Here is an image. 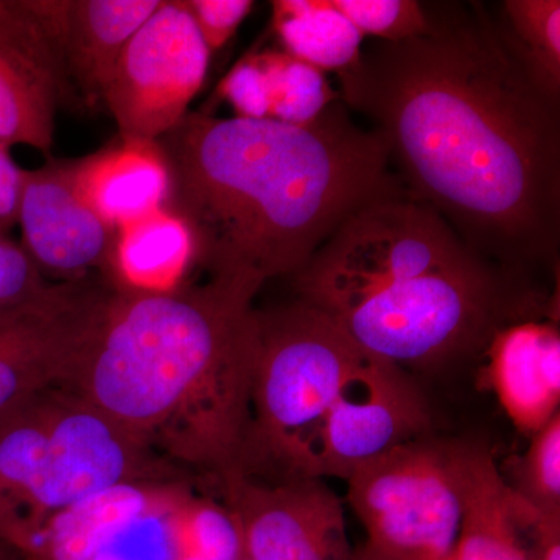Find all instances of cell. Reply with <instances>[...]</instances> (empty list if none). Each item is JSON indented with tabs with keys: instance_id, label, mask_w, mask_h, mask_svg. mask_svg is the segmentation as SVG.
<instances>
[{
	"instance_id": "obj_21",
	"label": "cell",
	"mask_w": 560,
	"mask_h": 560,
	"mask_svg": "<svg viewBox=\"0 0 560 560\" xmlns=\"http://www.w3.org/2000/svg\"><path fill=\"white\" fill-rule=\"evenodd\" d=\"M501 31L537 84L560 98L559 0H506L500 7Z\"/></svg>"
},
{
	"instance_id": "obj_9",
	"label": "cell",
	"mask_w": 560,
	"mask_h": 560,
	"mask_svg": "<svg viewBox=\"0 0 560 560\" xmlns=\"http://www.w3.org/2000/svg\"><path fill=\"white\" fill-rule=\"evenodd\" d=\"M246 560H352L345 506L323 478L220 475Z\"/></svg>"
},
{
	"instance_id": "obj_6",
	"label": "cell",
	"mask_w": 560,
	"mask_h": 560,
	"mask_svg": "<svg viewBox=\"0 0 560 560\" xmlns=\"http://www.w3.org/2000/svg\"><path fill=\"white\" fill-rule=\"evenodd\" d=\"M482 261L441 215L404 190L357 210L293 279L298 300L330 313L394 283Z\"/></svg>"
},
{
	"instance_id": "obj_27",
	"label": "cell",
	"mask_w": 560,
	"mask_h": 560,
	"mask_svg": "<svg viewBox=\"0 0 560 560\" xmlns=\"http://www.w3.org/2000/svg\"><path fill=\"white\" fill-rule=\"evenodd\" d=\"M210 54L223 49L254 9L250 0H184Z\"/></svg>"
},
{
	"instance_id": "obj_8",
	"label": "cell",
	"mask_w": 560,
	"mask_h": 560,
	"mask_svg": "<svg viewBox=\"0 0 560 560\" xmlns=\"http://www.w3.org/2000/svg\"><path fill=\"white\" fill-rule=\"evenodd\" d=\"M210 50L184 0H162L128 40L106 88L120 138L158 140L189 114Z\"/></svg>"
},
{
	"instance_id": "obj_20",
	"label": "cell",
	"mask_w": 560,
	"mask_h": 560,
	"mask_svg": "<svg viewBox=\"0 0 560 560\" xmlns=\"http://www.w3.org/2000/svg\"><path fill=\"white\" fill-rule=\"evenodd\" d=\"M58 103L57 92L46 81L0 50V143L49 153Z\"/></svg>"
},
{
	"instance_id": "obj_19",
	"label": "cell",
	"mask_w": 560,
	"mask_h": 560,
	"mask_svg": "<svg viewBox=\"0 0 560 560\" xmlns=\"http://www.w3.org/2000/svg\"><path fill=\"white\" fill-rule=\"evenodd\" d=\"M62 0H0V50L16 58L57 92L75 97L61 55Z\"/></svg>"
},
{
	"instance_id": "obj_32",
	"label": "cell",
	"mask_w": 560,
	"mask_h": 560,
	"mask_svg": "<svg viewBox=\"0 0 560 560\" xmlns=\"http://www.w3.org/2000/svg\"><path fill=\"white\" fill-rule=\"evenodd\" d=\"M242 560H246L245 558H243Z\"/></svg>"
},
{
	"instance_id": "obj_31",
	"label": "cell",
	"mask_w": 560,
	"mask_h": 560,
	"mask_svg": "<svg viewBox=\"0 0 560 560\" xmlns=\"http://www.w3.org/2000/svg\"><path fill=\"white\" fill-rule=\"evenodd\" d=\"M352 560H374V559H372L371 556L368 555V552L363 550V548H360V550H355V555H353Z\"/></svg>"
},
{
	"instance_id": "obj_28",
	"label": "cell",
	"mask_w": 560,
	"mask_h": 560,
	"mask_svg": "<svg viewBox=\"0 0 560 560\" xmlns=\"http://www.w3.org/2000/svg\"><path fill=\"white\" fill-rule=\"evenodd\" d=\"M25 168L11 158L9 147L0 143V231L10 232L18 224V210Z\"/></svg>"
},
{
	"instance_id": "obj_3",
	"label": "cell",
	"mask_w": 560,
	"mask_h": 560,
	"mask_svg": "<svg viewBox=\"0 0 560 560\" xmlns=\"http://www.w3.org/2000/svg\"><path fill=\"white\" fill-rule=\"evenodd\" d=\"M257 287L206 279L161 293L110 289L69 388L158 458L241 466L259 350Z\"/></svg>"
},
{
	"instance_id": "obj_26",
	"label": "cell",
	"mask_w": 560,
	"mask_h": 560,
	"mask_svg": "<svg viewBox=\"0 0 560 560\" xmlns=\"http://www.w3.org/2000/svg\"><path fill=\"white\" fill-rule=\"evenodd\" d=\"M220 101L230 103L238 119L267 120L270 95L259 51L246 55L232 66L215 91Z\"/></svg>"
},
{
	"instance_id": "obj_11",
	"label": "cell",
	"mask_w": 560,
	"mask_h": 560,
	"mask_svg": "<svg viewBox=\"0 0 560 560\" xmlns=\"http://www.w3.org/2000/svg\"><path fill=\"white\" fill-rule=\"evenodd\" d=\"M108 279L79 280L49 311L0 324V418L54 386H69L110 293Z\"/></svg>"
},
{
	"instance_id": "obj_4",
	"label": "cell",
	"mask_w": 560,
	"mask_h": 560,
	"mask_svg": "<svg viewBox=\"0 0 560 560\" xmlns=\"http://www.w3.org/2000/svg\"><path fill=\"white\" fill-rule=\"evenodd\" d=\"M250 427L238 470L304 475L313 441L370 353L319 308L296 300L257 308Z\"/></svg>"
},
{
	"instance_id": "obj_22",
	"label": "cell",
	"mask_w": 560,
	"mask_h": 560,
	"mask_svg": "<svg viewBox=\"0 0 560 560\" xmlns=\"http://www.w3.org/2000/svg\"><path fill=\"white\" fill-rule=\"evenodd\" d=\"M259 55L270 95L268 119L305 127L341 101L340 92L331 88L323 70L296 60L282 49L264 50Z\"/></svg>"
},
{
	"instance_id": "obj_29",
	"label": "cell",
	"mask_w": 560,
	"mask_h": 560,
	"mask_svg": "<svg viewBox=\"0 0 560 560\" xmlns=\"http://www.w3.org/2000/svg\"><path fill=\"white\" fill-rule=\"evenodd\" d=\"M534 560H560V515L537 512L529 528Z\"/></svg>"
},
{
	"instance_id": "obj_25",
	"label": "cell",
	"mask_w": 560,
	"mask_h": 560,
	"mask_svg": "<svg viewBox=\"0 0 560 560\" xmlns=\"http://www.w3.org/2000/svg\"><path fill=\"white\" fill-rule=\"evenodd\" d=\"M363 36L383 43L416 38L429 27L425 5L416 0H331Z\"/></svg>"
},
{
	"instance_id": "obj_2",
	"label": "cell",
	"mask_w": 560,
	"mask_h": 560,
	"mask_svg": "<svg viewBox=\"0 0 560 560\" xmlns=\"http://www.w3.org/2000/svg\"><path fill=\"white\" fill-rule=\"evenodd\" d=\"M158 142L197 268L259 290L296 275L357 210L407 190L385 140L341 101L305 127L189 113Z\"/></svg>"
},
{
	"instance_id": "obj_18",
	"label": "cell",
	"mask_w": 560,
	"mask_h": 560,
	"mask_svg": "<svg viewBox=\"0 0 560 560\" xmlns=\"http://www.w3.org/2000/svg\"><path fill=\"white\" fill-rule=\"evenodd\" d=\"M271 25L282 50L337 75L360 61L363 38L331 0H275Z\"/></svg>"
},
{
	"instance_id": "obj_1",
	"label": "cell",
	"mask_w": 560,
	"mask_h": 560,
	"mask_svg": "<svg viewBox=\"0 0 560 560\" xmlns=\"http://www.w3.org/2000/svg\"><path fill=\"white\" fill-rule=\"evenodd\" d=\"M429 27L340 73L412 197L480 259L558 267L560 98L541 90L478 2H423Z\"/></svg>"
},
{
	"instance_id": "obj_17",
	"label": "cell",
	"mask_w": 560,
	"mask_h": 560,
	"mask_svg": "<svg viewBox=\"0 0 560 560\" xmlns=\"http://www.w3.org/2000/svg\"><path fill=\"white\" fill-rule=\"evenodd\" d=\"M194 268V232L183 217L165 208L116 231L105 278L117 290L161 293L187 283Z\"/></svg>"
},
{
	"instance_id": "obj_30",
	"label": "cell",
	"mask_w": 560,
	"mask_h": 560,
	"mask_svg": "<svg viewBox=\"0 0 560 560\" xmlns=\"http://www.w3.org/2000/svg\"><path fill=\"white\" fill-rule=\"evenodd\" d=\"M0 560H31L27 556L22 555L20 550L11 547L9 544L0 541Z\"/></svg>"
},
{
	"instance_id": "obj_5",
	"label": "cell",
	"mask_w": 560,
	"mask_h": 560,
	"mask_svg": "<svg viewBox=\"0 0 560 560\" xmlns=\"http://www.w3.org/2000/svg\"><path fill=\"white\" fill-rule=\"evenodd\" d=\"M521 276L482 261L394 283L327 315L375 359L401 370L442 366L485 349L503 324L533 316V298L515 289Z\"/></svg>"
},
{
	"instance_id": "obj_24",
	"label": "cell",
	"mask_w": 560,
	"mask_h": 560,
	"mask_svg": "<svg viewBox=\"0 0 560 560\" xmlns=\"http://www.w3.org/2000/svg\"><path fill=\"white\" fill-rule=\"evenodd\" d=\"M510 486L541 514L560 515V415L529 438Z\"/></svg>"
},
{
	"instance_id": "obj_23",
	"label": "cell",
	"mask_w": 560,
	"mask_h": 560,
	"mask_svg": "<svg viewBox=\"0 0 560 560\" xmlns=\"http://www.w3.org/2000/svg\"><path fill=\"white\" fill-rule=\"evenodd\" d=\"M77 282H51L10 232L0 231V324L49 311Z\"/></svg>"
},
{
	"instance_id": "obj_7",
	"label": "cell",
	"mask_w": 560,
	"mask_h": 560,
	"mask_svg": "<svg viewBox=\"0 0 560 560\" xmlns=\"http://www.w3.org/2000/svg\"><path fill=\"white\" fill-rule=\"evenodd\" d=\"M346 481L372 559L451 560L463 517L451 444L419 438L363 464Z\"/></svg>"
},
{
	"instance_id": "obj_16",
	"label": "cell",
	"mask_w": 560,
	"mask_h": 560,
	"mask_svg": "<svg viewBox=\"0 0 560 560\" xmlns=\"http://www.w3.org/2000/svg\"><path fill=\"white\" fill-rule=\"evenodd\" d=\"M162 0H62L61 55L73 95L105 98L121 51Z\"/></svg>"
},
{
	"instance_id": "obj_14",
	"label": "cell",
	"mask_w": 560,
	"mask_h": 560,
	"mask_svg": "<svg viewBox=\"0 0 560 560\" xmlns=\"http://www.w3.org/2000/svg\"><path fill=\"white\" fill-rule=\"evenodd\" d=\"M488 378L515 429L533 436L559 412L558 320L525 316L503 324L488 345Z\"/></svg>"
},
{
	"instance_id": "obj_13",
	"label": "cell",
	"mask_w": 560,
	"mask_h": 560,
	"mask_svg": "<svg viewBox=\"0 0 560 560\" xmlns=\"http://www.w3.org/2000/svg\"><path fill=\"white\" fill-rule=\"evenodd\" d=\"M463 517L451 560H534L529 528L537 510L504 480L480 442H453Z\"/></svg>"
},
{
	"instance_id": "obj_10",
	"label": "cell",
	"mask_w": 560,
	"mask_h": 560,
	"mask_svg": "<svg viewBox=\"0 0 560 560\" xmlns=\"http://www.w3.org/2000/svg\"><path fill=\"white\" fill-rule=\"evenodd\" d=\"M430 412L408 371L370 355L316 434L305 477L348 480L363 464L427 436Z\"/></svg>"
},
{
	"instance_id": "obj_12",
	"label": "cell",
	"mask_w": 560,
	"mask_h": 560,
	"mask_svg": "<svg viewBox=\"0 0 560 560\" xmlns=\"http://www.w3.org/2000/svg\"><path fill=\"white\" fill-rule=\"evenodd\" d=\"M18 226L21 245L47 279L79 282L105 276L116 230L81 198L75 160H49L25 171Z\"/></svg>"
},
{
	"instance_id": "obj_15",
	"label": "cell",
	"mask_w": 560,
	"mask_h": 560,
	"mask_svg": "<svg viewBox=\"0 0 560 560\" xmlns=\"http://www.w3.org/2000/svg\"><path fill=\"white\" fill-rule=\"evenodd\" d=\"M75 186L86 205L117 231L167 208L171 167L158 140L119 136L75 160Z\"/></svg>"
}]
</instances>
